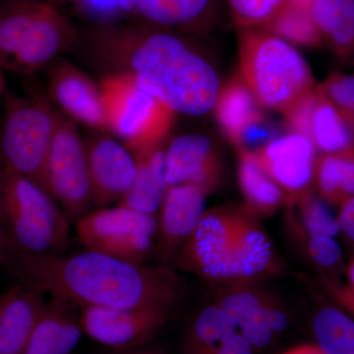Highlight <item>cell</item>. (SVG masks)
Wrapping results in <instances>:
<instances>
[{
	"label": "cell",
	"instance_id": "obj_1",
	"mask_svg": "<svg viewBox=\"0 0 354 354\" xmlns=\"http://www.w3.org/2000/svg\"><path fill=\"white\" fill-rule=\"evenodd\" d=\"M86 46L106 73H127L174 113L201 116L215 108L218 73L179 32L144 23H99Z\"/></svg>",
	"mask_w": 354,
	"mask_h": 354
},
{
	"label": "cell",
	"instance_id": "obj_2",
	"mask_svg": "<svg viewBox=\"0 0 354 354\" xmlns=\"http://www.w3.org/2000/svg\"><path fill=\"white\" fill-rule=\"evenodd\" d=\"M7 270L18 285L79 307L114 309L176 308L185 285L172 268L136 265L95 251L29 255L3 249Z\"/></svg>",
	"mask_w": 354,
	"mask_h": 354
},
{
	"label": "cell",
	"instance_id": "obj_3",
	"mask_svg": "<svg viewBox=\"0 0 354 354\" xmlns=\"http://www.w3.org/2000/svg\"><path fill=\"white\" fill-rule=\"evenodd\" d=\"M81 41L75 25L48 0H0V67L31 75Z\"/></svg>",
	"mask_w": 354,
	"mask_h": 354
},
{
	"label": "cell",
	"instance_id": "obj_4",
	"mask_svg": "<svg viewBox=\"0 0 354 354\" xmlns=\"http://www.w3.org/2000/svg\"><path fill=\"white\" fill-rule=\"evenodd\" d=\"M3 249L29 255L64 254L68 250L71 221L38 184L2 160L0 188Z\"/></svg>",
	"mask_w": 354,
	"mask_h": 354
},
{
	"label": "cell",
	"instance_id": "obj_5",
	"mask_svg": "<svg viewBox=\"0 0 354 354\" xmlns=\"http://www.w3.org/2000/svg\"><path fill=\"white\" fill-rule=\"evenodd\" d=\"M241 78L260 106L285 113L315 90L311 69L292 44L261 28L241 29Z\"/></svg>",
	"mask_w": 354,
	"mask_h": 354
},
{
	"label": "cell",
	"instance_id": "obj_6",
	"mask_svg": "<svg viewBox=\"0 0 354 354\" xmlns=\"http://www.w3.org/2000/svg\"><path fill=\"white\" fill-rule=\"evenodd\" d=\"M108 132L132 155L165 145L176 113L127 73H106L99 83Z\"/></svg>",
	"mask_w": 354,
	"mask_h": 354
},
{
	"label": "cell",
	"instance_id": "obj_7",
	"mask_svg": "<svg viewBox=\"0 0 354 354\" xmlns=\"http://www.w3.org/2000/svg\"><path fill=\"white\" fill-rule=\"evenodd\" d=\"M58 118L59 113L43 97L6 94L0 137L2 160L43 189L44 167Z\"/></svg>",
	"mask_w": 354,
	"mask_h": 354
},
{
	"label": "cell",
	"instance_id": "obj_8",
	"mask_svg": "<svg viewBox=\"0 0 354 354\" xmlns=\"http://www.w3.org/2000/svg\"><path fill=\"white\" fill-rule=\"evenodd\" d=\"M73 223L86 250L136 265H145L155 252L157 215L118 204L93 209Z\"/></svg>",
	"mask_w": 354,
	"mask_h": 354
},
{
	"label": "cell",
	"instance_id": "obj_9",
	"mask_svg": "<svg viewBox=\"0 0 354 354\" xmlns=\"http://www.w3.org/2000/svg\"><path fill=\"white\" fill-rule=\"evenodd\" d=\"M44 184L71 223L93 211L85 142L76 121L60 113L44 167Z\"/></svg>",
	"mask_w": 354,
	"mask_h": 354
},
{
	"label": "cell",
	"instance_id": "obj_10",
	"mask_svg": "<svg viewBox=\"0 0 354 354\" xmlns=\"http://www.w3.org/2000/svg\"><path fill=\"white\" fill-rule=\"evenodd\" d=\"M241 208L206 209L177 253L179 269L216 283H227L228 265Z\"/></svg>",
	"mask_w": 354,
	"mask_h": 354
},
{
	"label": "cell",
	"instance_id": "obj_11",
	"mask_svg": "<svg viewBox=\"0 0 354 354\" xmlns=\"http://www.w3.org/2000/svg\"><path fill=\"white\" fill-rule=\"evenodd\" d=\"M84 334L114 351L145 346L160 332L171 309L80 307Z\"/></svg>",
	"mask_w": 354,
	"mask_h": 354
},
{
	"label": "cell",
	"instance_id": "obj_12",
	"mask_svg": "<svg viewBox=\"0 0 354 354\" xmlns=\"http://www.w3.org/2000/svg\"><path fill=\"white\" fill-rule=\"evenodd\" d=\"M106 133L97 131L84 140L95 209L118 204L131 188L136 176L134 156Z\"/></svg>",
	"mask_w": 354,
	"mask_h": 354
},
{
	"label": "cell",
	"instance_id": "obj_13",
	"mask_svg": "<svg viewBox=\"0 0 354 354\" xmlns=\"http://www.w3.org/2000/svg\"><path fill=\"white\" fill-rule=\"evenodd\" d=\"M214 109L221 130L239 150L253 152L277 137L242 78L221 88Z\"/></svg>",
	"mask_w": 354,
	"mask_h": 354
},
{
	"label": "cell",
	"instance_id": "obj_14",
	"mask_svg": "<svg viewBox=\"0 0 354 354\" xmlns=\"http://www.w3.org/2000/svg\"><path fill=\"white\" fill-rule=\"evenodd\" d=\"M209 191L195 184L169 186L158 209L155 253L160 265L171 268L179 249L206 211Z\"/></svg>",
	"mask_w": 354,
	"mask_h": 354
},
{
	"label": "cell",
	"instance_id": "obj_15",
	"mask_svg": "<svg viewBox=\"0 0 354 354\" xmlns=\"http://www.w3.org/2000/svg\"><path fill=\"white\" fill-rule=\"evenodd\" d=\"M253 153L266 174L283 191L286 201L310 189L315 177L316 148L304 135L288 133Z\"/></svg>",
	"mask_w": 354,
	"mask_h": 354
},
{
	"label": "cell",
	"instance_id": "obj_16",
	"mask_svg": "<svg viewBox=\"0 0 354 354\" xmlns=\"http://www.w3.org/2000/svg\"><path fill=\"white\" fill-rule=\"evenodd\" d=\"M50 65L48 92L51 101L76 122L108 132L99 84L64 58H57Z\"/></svg>",
	"mask_w": 354,
	"mask_h": 354
},
{
	"label": "cell",
	"instance_id": "obj_17",
	"mask_svg": "<svg viewBox=\"0 0 354 354\" xmlns=\"http://www.w3.org/2000/svg\"><path fill=\"white\" fill-rule=\"evenodd\" d=\"M279 270V261L271 239L259 218L248 209L241 208L237 225L227 283L247 286L274 276Z\"/></svg>",
	"mask_w": 354,
	"mask_h": 354
},
{
	"label": "cell",
	"instance_id": "obj_18",
	"mask_svg": "<svg viewBox=\"0 0 354 354\" xmlns=\"http://www.w3.org/2000/svg\"><path fill=\"white\" fill-rule=\"evenodd\" d=\"M165 171L167 186L195 184L211 192L220 180V158L209 137L180 135L165 147Z\"/></svg>",
	"mask_w": 354,
	"mask_h": 354
},
{
	"label": "cell",
	"instance_id": "obj_19",
	"mask_svg": "<svg viewBox=\"0 0 354 354\" xmlns=\"http://www.w3.org/2000/svg\"><path fill=\"white\" fill-rule=\"evenodd\" d=\"M48 295L16 285L0 295V354H23Z\"/></svg>",
	"mask_w": 354,
	"mask_h": 354
},
{
	"label": "cell",
	"instance_id": "obj_20",
	"mask_svg": "<svg viewBox=\"0 0 354 354\" xmlns=\"http://www.w3.org/2000/svg\"><path fill=\"white\" fill-rule=\"evenodd\" d=\"M83 334L80 307L48 297L23 354H72Z\"/></svg>",
	"mask_w": 354,
	"mask_h": 354
},
{
	"label": "cell",
	"instance_id": "obj_21",
	"mask_svg": "<svg viewBox=\"0 0 354 354\" xmlns=\"http://www.w3.org/2000/svg\"><path fill=\"white\" fill-rule=\"evenodd\" d=\"M218 0H130L139 22L176 32L206 31L216 17Z\"/></svg>",
	"mask_w": 354,
	"mask_h": 354
},
{
	"label": "cell",
	"instance_id": "obj_22",
	"mask_svg": "<svg viewBox=\"0 0 354 354\" xmlns=\"http://www.w3.org/2000/svg\"><path fill=\"white\" fill-rule=\"evenodd\" d=\"M266 293L247 286H234L215 302L234 321L237 332L255 353L269 348L278 339L268 323Z\"/></svg>",
	"mask_w": 354,
	"mask_h": 354
},
{
	"label": "cell",
	"instance_id": "obj_23",
	"mask_svg": "<svg viewBox=\"0 0 354 354\" xmlns=\"http://www.w3.org/2000/svg\"><path fill=\"white\" fill-rule=\"evenodd\" d=\"M165 145L135 153L136 176L131 188L118 203L141 213L157 215L167 183L165 171Z\"/></svg>",
	"mask_w": 354,
	"mask_h": 354
},
{
	"label": "cell",
	"instance_id": "obj_24",
	"mask_svg": "<svg viewBox=\"0 0 354 354\" xmlns=\"http://www.w3.org/2000/svg\"><path fill=\"white\" fill-rule=\"evenodd\" d=\"M305 136L325 153L342 152L354 147L353 129L318 87L312 95Z\"/></svg>",
	"mask_w": 354,
	"mask_h": 354
},
{
	"label": "cell",
	"instance_id": "obj_25",
	"mask_svg": "<svg viewBox=\"0 0 354 354\" xmlns=\"http://www.w3.org/2000/svg\"><path fill=\"white\" fill-rule=\"evenodd\" d=\"M237 177L246 208L257 218H269L286 203L285 193L266 174L251 151L239 150Z\"/></svg>",
	"mask_w": 354,
	"mask_h": 354
},
{
	"label": "cell",
	"instance_id": "obj_26",
	"mask_svg": "<svg viewBox=\"0 0 354 354\" xmlns=\"http://www.w3.org/2000/svg\"><path fill=\"white\" fill-rule=\"evenodd\" d=\"M310 14L321 38L339 55L354 53V0H314Z\"/></svg>",
	"mask_w": 354,
	"mask_h": 354
},
{
	"label": "cell",
	"instance_id": "obj_27",
	"mask_svg": "<svg viewBox=\"0 0 354 354\" xmlns=\"http://www.w3.org/2000/svg\"><path fill=\"white\" fill-rule=\"evenodd\" d=\"M314 180L319 196L327 204L341 206L354 197V147L324 153L317 160Z\"/></svg>",
	"mask_w": 354,
	"mask_h": 354
},
{
	"label": "cell",
	"instance_id": "obj_28",
	"mask_svg": "<svg viewBox=\"0 0 354 354\" xmlns=\"http://www.w3.org/2000/svg\"><path fill=\"white\" fill-rule=\"evenodd\" d=\"M236 333V326L230 316L218 305H209L193 321L181 354H211Z\"/></svg>",
	"mask_w": 354,
	"mask_h": 354
},
{
	"label": "cell",
	"instance_id": "obj_29",
	"mask_svg": "<svg viewBox=\"0 0 354 354\" xmlns=\"http://www.w3.org/2000/svg\"><path fill=\"white\" fill-rule=\"evenodd\" d=\"M312 332L326 354H354V319L344 310L321 307L312 319Z\"/></svg>",
	"mask_w": 354,
	"mask_h": 354
},
{
	"label": "cell",
	"instance_id": "obj_30",
	"mask_svg": "<svg viewBox=\"0 0 354 354\" xmlns=\"http://www.w3.org/2000/svg\"><path fill=\"white\" fill-rule=\"evenodd\" d=\"M291 209L290 223L293 232L306 234H339L337 216L330 213L325 201L308 189L286 201Z\"/></svg>",
	"mask_w": 354,
	"mask_h": 354
},
{
	"label": "cell",
	"instance_id": "obj_31",
	"mask_svg": "<svg viewBox=\"0 0 354 354\" xmlns=\"http://www.w3.org/2000/svg\"><path fill=\"white\" fill-rule=\"evenodd\" d=\"M290 44L314 46L321 43L320 32L312 19L310 10L286 4L264 28Z\"/></svg>",
	"mask_w": 354,
	"mask_h": 354
},
{
	"label": "cell",
	"instance_id": "obj_32",
	"mask_svg": "<svg viewBox=\"0 0 354 354\" xmlns=\"http://www.w3.org/2000/svg\"><path fill=\"white\" fill-rule=\"evenodd\" d=\"M234 22L241 29L264 28L288 0H227Z\"/></svg>",
	"mask_w": 354,
	"mask_h": 354
},
{
	"label": "cell",
	"instance_id": "obj_33",
	"mask_svg": "<svg viewBox=\"0 0 354 354\" xmlns=\"http://www.w3.org/2000/svg\"><path fill=\"white\" fill-rule=\"evenodd\" d=\"M307 257L325 270L339 268L342 262V250L335 237L328 235L306 234L295 232Z\"/></svg>",
	"mask_w": 354,
	"mask_h": 354
},
{
	"label": "cell",
	"instance_id": "obj_34",
	"mask_svg": "<svg viewBox=\"0 0 354 354\" xmlns=\"http://www.w3.org/2000/svg\"><path fill=\"white\" fill-rule=\"evenodd\" d=\"M318 88L342 113L354 132V74H333Z\"/></svg>",
	"mask_w": 354,
	"mask_h": 354
},
{
	"label": "cell",
	"instance_id": "obj_35",
	"mask_svg": "<svg viewBox=\"0 0 354 354\" xmlns=\"http://www.w3.org/2000/svg\"><path fill=\"white\" fill-rule=\"evenodd\" d=\"M337 220L339 223V234L354 249V197L339 206Z\"/></svg>",
	"mask_w": 354,
	"mask_h": 354
},
{
	"label": "cell",
	"instance_id": "obj_36",
	"mask_svg": "<svg viewBox=\"0 0 354 354\" xmlns=\"http://www.w3.org/2000/svg\"><path fill=\"white\" fill-rule=\"evenodd\" d=\"M211 354H255V351L251 344L237 332Z\"/></svg>",
	"mask_w": 354,
	"mask_h": 354
},
{
	"label": "cell",
	"instance_id": "obj_37",
	"mask_svg": "<svg viewBox=\"0 0 354 354\" xmlns=\"http://www.w3.org/2000/svg\"><path fill=\"white\" fill-rule=\"evenodd\" d=\"M328 288L337 304L354 319V290L348 285L341 286L328 281Z\"/></svg>",
	"mask_w": 354,
	"mask_h": 354
},
{
	"label": "cell",
	"instance_id": "obj_38",
	"mask_svg": "<svg viewBox=\"0 0 354 354\" xmlns=\"http://www.w3.org/2000/svg\"><path fill=\"white\" fill-rule=\"evenodd\" d=\"M279 354H326L316 344H298Z\"/></svg>",
	"mask_w": 354,
	"mask_h": 354
},
{
	"label": "cell",
	"instance_id": "obj_39",
	"mask_svg": "<svg viewBox=\"0 0 354 354\" xmlns=\"http://www.w3.org/2000/svg\"><path fill=\"white\" fill-rule=\"evenodd\" d=\"M111 354H165L162 351L153 346H139V348L127 349V351H115Z\"/></svg>",
	"mask_w": 354,
	"mask_h": 354
},
{
	"label": "cell",
	"instance_id": "obj_40",
	"mask_svg": "<svg viewBox=\"0 0 354 354\" xmlns=\"http://www.w3.org/2000/svg\"><path fill=\"white\" fill-rule=\"evenodd\" d=\"M346 278H348V286L354 290V256L349 261L346 270Z\"/></svg>",
	"mask_w": 354,
	"mask_h": 354
},
{
	"label": "cell",
	"instance_id": "obj_41",
	"mask_svg": "<svg viewBox=\"0 0 354 354\" xmlns=\"http://www.w3.org/2000/svg\"><path fill=\"white\" fill-rule=\"evenodd\" d=\"M313 1L314 0H288V4L298 7V8L305 9V10H310Z\"/></svg>",
	"mask_w": 354,
	"mask_h": 354
},
{
	"label": "cell",
	"instance_id": "obj_42",
	"mask_svg": "<svg viewBox=\"0 0 354 354\" xmlns=\"http://www.w3.org/2000/svg\"><path fill=\"white\" fill-rule=\"evenodd\" d=\"M3 242L4 228L3 221H2L1 205H0V265H2V259H3Z\"/></svg>",
	"mask_w": 354,
	"mask_h": 354
},
{
	"label": "cell",
	"instance_id": "obj_43",
	"mask_svg": "<svg viewBox=\"0 0 354 354\" xmlns=\"http://www.w3.org/2000/svg\"><path fill=\"white\" fill-rule=\"evenodd\" d=\"M48 1L51 2V3L55 4V6H57V4H62V3H71V4H76V6H80L81 2L83 1V0H48Z\"/></svg>",
	"mask_w": 354,
	"mask_h": 354
},
{
	"label": "cell",
	"instance_id": "obj_44",
	"mask_svg": "<svg viewBox=\"0 0 354 354\" xmlns=\"http://www.w3.org/2000/svg\"><path fill=\"white\" fill-rule=\"evenodd\" d=\"M4 77L3 73H2V69L1 67H0V97H1L2 93H3L4 91Z\"/></svg>",
	"mask_w": 354,
	"mask_h": 354
}]
</instances>
